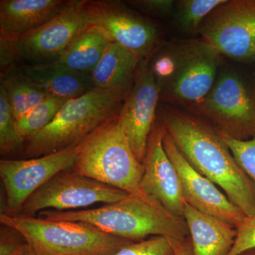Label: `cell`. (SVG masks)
<instances>
[{"mask_svg":"<svg viewBox=\"0 0 255 255\" xmlns=\"http://www.w3.org/2000/svg\"><path fill=\"white\" fill-rule=\"evenodd\" d=\"M157 121L189 164L221 188L246 216H255V185L240 167L217 129L204 119L159 105Z\"/></svg>","mask_w":255,"mask_h":255,"instance_id":"cell-1","label":"cell"},{"mask_svg":"<svg viewBox=\"0 0 255 255\" xmlns=\"http://www.w3.org/2000/svg\"><path fill=\"white\" fill-rule=\"evenodd\" d=\"M38 217L88 223L104 232L132 242L152 236L184 238L189 236L184 218L172 214L156 198L142 191L128 194L117 202L97 209L46 210L39 213Z\"/></svg>","mask_w":255,"mask_h":255,"instance_id":"cell-2","label":"cell"},{"mask_svg":"<svg viewBox=\"0 0 255 255\" xmlns=\"http://www.w3.org/2000/svg\"><path fill=\"white\" fill-rule=\"evenodd\" d=\"M130 92L95 87L67 101L51 123L25 140L26 156L33 158L76 147L120 114Z\"/></svg>","mask_w":255,"mask_h":255,"instance_id":"cell-3","label":"cell"},{"mask_svg":"<svg viewBox=\"0 0 255 255\" xmlns=\"http://www.w3.org/2000/svg\"><path fill=\"white\" fill-rule=\"evenodd\" d=\"M0 223L19 233L35 255H115L132 242L82 222L1 212Z\"/></svg>","mask_w":255,"mask_h":255,"instance_id":"cell-4","label":"cell"},{"mask_svg":"<svg viewBox=\"0 0 255 255\" xmlns=\"http://www.w3.org/2000/svg\"><path fill=\"white\" fill-rule=\"evenodd\" d=\"M119 115L76 146L78 159L69 171L128 194H137L142 191L143 165L132 152Z\"/></svg>","mask_w":255,"mask_h":255,"instance_id":"cell-5","label":"cell"},{"mask_svg":"<svg viewBox=\"0 0 255 255\" xmlns=\"http://www.w3.org/2000/svg\"><path fill=\"white\" fill-rule=\"evenodd\" d=\"M87 2L70 0L58 16L41 27L18 38H0L1 73L21 61L29 65L55 62L79 32L92 24Z\"/></svg>","mask_w":255,"mask_h":255,"instance_id":"cell-6","label":"cell"},{"mask_svg":"<svg viewBox=\"0 0 255 255\" xmlns=\"http://www.w3.org/2000/svg\"><path fill=\"white\" fill-rule=\"evenodd\" d=\"M189 110L220 132L249 140L255 135V81L233 69L221 68L211 91Z\"/></svg>","mask_w":255,"mask_h":255,"instance_id":"cell-7","label":"cell"},{"mask_svg":"<svg viewBox=\"0 0 255 255\" xmlns=\"http://www.w3.org/2000/svg\"><path fill=\"white\" fill-rule=\"evenodd\" d=\"M177 67L170 82L160 91V100L180 104L189 110L211 91L222 65V55L202 38L174 46Z\"/></svg>","mask_w":255,"mask_h":255,"instance_id":"cell-8","label":"cell"},{"mask_svg":"<svg viewBox=\"0 0 255 255\" xmlns=\"http://www.w3.org/2000/svg\"><path fill=\"white\" fill-rule=\"evenodd\" d=\"M197 33L222 56L255 63V0H227L206 17Z\"/></svg>","mask_w":255,"mask_h":255,"instance_id":"cell-9","label":"cell"},{"mask_svg":"<svg viewBox=\"0 0 255 255\" xmlns=\"http://www.w3.org/2000/svg\"><path fill=\"white\" fill-rule=\"evenodd\" d=\"M128 194L117 188L65 171L33 193L18 214L34 216L46 210L68 211L99 203L113 204Z\"/></svg>","mask_w":255,"mask_h":255,"instance_id":"cell-10","label":"cell"},{"mask_svg":"<svg viewBox=\"0 0 255 255\" xmlns=\"http://www.w3.org/2000/svg\"><path fill=\"white\" fill-rule=\"evenodd\" d=\"M87 13L92 24L100 26L111 40L150 60L161 48L162 32L143 16L118 1H88Z\"/></svg>","mask_w":255,"mask_h":255,"instance_id":"cell-11","label":"cell"},{"mask_svg":"<svg viewBox=\"0 0 255 255\" xmlns=\"http://www.w3.org/2000/svg\"><path fill=\"white\" fill-rule=\"evenodd\" d=\"M76 147L28 159L0 160V177L6 194L7 214L21 211L26 200L55 175L73 168Z\"/></svg>","mask_w":255,"mask_h":255,"instance_id":"cell-12","label":"cell"},{"mask_svg":"<svg viewBox=\"0 0 255 255\" xmlns=\"http://www.w3.org/2000/svg\"><path fill=\"white\" fill-rule=\"evenodd\" d=\"M160 90L150 66L142 59L135 82L119 115L122 130L140 164H143L149 137L157 120Z\"/></svg>","mask_w":255,"mask_h":255,"instance_id":"cell-13","label":"cell"},{"mask_svg":"<svg viewBox=\"0 0 255 255\" xmlns=\"http://www.w3.org/2000/svg\"><path fill=\"white\" fill-rule=\"evenodd\" d=\"M162 130L164 150L177 169L187 204L200 212L236 227L246 217L244 213L214 182L191 167L170 137Z\"/></svg>","mask_w":255,"mask_h":255,"instance_id":"cell-14","label":"cell"},{"mask_svg":"<svg viewBox=\"0 0 255 255\" xmlns=\"http://www.w3.org/2000/svg\"><path fill=\"white\" fill-rule=\"evenodd\" d=\"M162 128L156 120L147 142L143 164L141 188L147 195L156 198L169 212L184 218L187 201L177 169L162 141Z\"/></svg>","mask_w":255,"mask_h":255,"instance_id":"cell-15","label":"cell"},{"mask_svg":"<svg viewBox=\"0 0 255 255\" xmlns=\"http://www.w3.org/2000/svg\"><path fill=\"white\" fill-rule=\"evenodd\" d=\"M64 0H1L0 38H16L51 21L68 4Z\"/></svg>","mask_w":255,"mask_h":255,"instance_id":"cell-16","label":"cell"},{"mask_svg":"<svg viewBox=\"0 0 255 255\" xmlns=\"http://www.w3.org/2000/svg\"><path fill=\"white\" fill-rule=\"evenodd\" d=\"M184 218L189 231L193 255H228L237 231L235 226L185 204Z\"/></svg>","mask_w":255,"mask_h":255,"instance_id":"cell-17","label":"cell"},{"mask_svg":"<svg viewBox=\"0 0 255 255\" xmlns=\"http://www.w3.org/2000/svg\"><path fill=\"white\" fill-rule=\"evenodd\" d=\"M18 68L50 97L68 101L95 88L90 75L76 73L55 62L24 65Z\"/></svg>","mask_w":255,"mask_h":255,"instance_id":"cell-18","label":"cell"},{"mask_svg":"<svg viewBox=\"0 0 255 255\" xmlns=\"http://www.w3.org/2000/svg\"><path fill=\"white\" fill-rule=\"evenodd\" d=\"M142 60L130 50L112 42L90 74L95 87L130 92Z\"/></svg>","mask_w":255,"mask_h":255,"instance_id":"cell-19","label":"cell"},{"mask_svg":"<svg viewBox=\"0 0 255 255\" xmlns=\"http://www.w3.org/2000/svg\"><path fill=\"white\" fill-rule=\"evenodd\" d=\"M112 42L100 26L89 25L79 32L55 63L76 73L90 75Z\"/></svg>","mask_w":255,"mask_h":255,"instance_id":"cell-20","label":"cell"},{"mask_svg":"<svg viewBox=\"0 0 255 255\" xmlns=\"http://www.w3.org/2000/svg\"><path fill=\"white\" fill-rule=\"evenodd\" d=\"M0 85L4 89L16 120L39 105L47 97L46 92L25 76L18 68H12L1 73Z\"/></svg>","mask_w":255,"mask_h":255,"instance_id":"cell-21","label":"cell"},{"mask_svg":"<svg viewBox=\"0 0 255 255\" xmlns=\"http://www.w3.org/2000/svg\"><path fill=\"white\" fill-rule=\"evenodd\" d=\"M67 100L47 96L39 105L16 120V128L23 140L39 132L51 123Z\"/></svg>","mask_w":255,"mask_h":255,"instance_id":"cell-22","label":"cell"},{"mask_svg":"<svg viewBox=\"0 0 255 255\" xmlns=\"http://www.w3.org/2000/svg\"><path fill=\"white\" fill-rule=\"evenodd\" d=\"M227 0H181L176 3L173 16L184 32H198L201 23L216 8Z\"/></svg>","mask_w":255,"mask_h":255,"instance_id":"cell-23","label":"cell"},{"mask_svg":"<svg viewBox=\"0 0 255 255\" xmlns=\"http://www.w3.org/2000/svg\"><path fill=\"white\" fill-rule=\"evenodd\" d=\"M25 140L18 133L16 119L10 108L3 87L0 85V150L1 153H12L22 148Z\"/></svg>","mask_w":255,"mask_h":255,"instance_id":"cell-24","label":"cell"},{"mask_svg":"<svg viewBox=\"0 0 255 255\" xmlns=\"http://www.w3.org/2000/svg\"><path fill=\"white\" fill-rule=\"evenodd\" d=\"M218 131L236 162L255 185V135L249 140H241Z\"/></svg>","mask_w":255,"mask_h":255,"instance_id":"cell-25","label":"cell"},{"mask_svg":"<svg viewBox=\"0 0 255 255\" xmlns=\"http://www.w3.org/2000/svg\"><path fill=\"white\" fill-rule=\"evenodd\" d=\"M115 255H175V252L169 238L152 236L143 241L129 243Z\"/></svg>","mask_w":255,"mask_h":255,"instance_id":"cell-26","label":"cell"},{"mask_svg":"<svg viewBox=\"0 0 255 255\" xmlns=\"http://www.w3.org/2000/svg\"><path fill=\"white\" fill-rule=\"evenodd\" d=\"M150 66L161 91L173 78L177 67L174 46L159 50L150 58Z\"/></svg>","mask_w":255,"mask_h":255,"instance_id":"cell-27","label":"cell"},{"mask_svg":"<svg viewBox=\"0 0 255 255\" xmlns=\"http://www.w3.org/2000/svg\"><path fill=\"white\" fill-rule=\"evenodd\" d=\"M237 236L228 255H238L255 248V216H246L236 226Z\"/></svg>","mask_w":255,"mask_h":255,"instance_id":"cell-28","label":"cell"},{"mask_svg":"<svg viewBox=\"0 0 255 255\" xmlns=\"http://www.w3.org/2000/svg\"><path fill=\"white\" fill-rule=\"evenodd\" d=\"M128 2L145 14L159 18L173 15L176 4L172 0H133Z\"/></svg>","mask_w":255,"mask_h":255,"instance_id":"cell-29","label":"cell"},{"mask_svg":"<svg viewBox=\"0 0 255 255\" xmlns=\"http://www.w3.org/2000/svg\"><path fill=\"white\" fill-rule=\"evenodd\" d=\"M28 249V245L19 233L12 229L10 232L1 230L0 255H23Z\"/></svg>","mask_w":255,"mask_h":255,"instance_id":"cell-30","label":"cell"},{"mask_svg":"<svg viewBox=\"0 0 255 255\" xmlns=\"http://www.w3.org/2000/svg\"><path fill=\"white\" fill-rule=\"evenodd\" d=\"M173 246L175 255H193L190 236L184 238H169Z\"/></svg>","mask_w":255,"mask_h":255,"instance_id":"cell-31","label":"cell"},{"mask_svg":"<svg viewBox=\"0 0 255 255\" xmlns=\"http://www.w3.org/2000/svg\"><path fill=\"white\" fill-rule=\"evenodd\" d=\"M238 255H255V249L250 250V251L244 252L241 254Z\"/></svg>","mask_w":255,"mask_h":255,"instance_id":"cell-32","label":"cell"},{"mask_svg":"<svg viewBox=\"0 0 255 255\" xmlns=\"http://www.w3.org/2000/svg\"><path fill=\"white\" fill-rule=\"evenodd\" d=\"M35 255L33 254V252L30 250V248H28V249L27 250V251L26 252V253H24V255Z\"/></svg>","mask_w":255,"mask_h":255,"instance_id":"cell-33","label":"cell"}]
</instances>
